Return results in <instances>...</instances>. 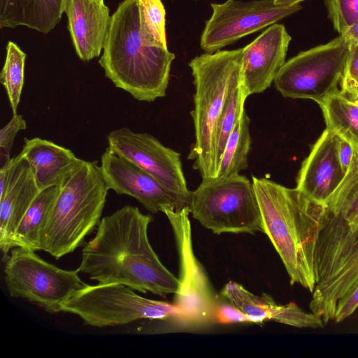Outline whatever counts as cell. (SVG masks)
Here are the masks:
<instances>
[{"label":"cell","mask_w":358,"mask_h":358,"mask_svg":"<svg viewBox=\"0 0 358 358\" xmlns=\"http://www.w3.org/2000/svg\"><path fill=\"white\" fill-rule=\"evenodd\" d=\"M152 217L124 206L99 222L82 250L78 269L99 284L119 283L161 296L176 294L180 280L161 262L148 235Z\"/></svg>","instance_id":"obj_1"},{"label":"cell","mask_w":358,"mask_h":358,"mask_svg":"<svg viewBox=\"0 0 358 358\" xmlns=\"http://www.w3.org/2000/svg\"><path fill=\"white\" fill-rule=\"evenodd\" d=\"M175 55L144 28L139 0H123L111 15L99 63L115 86L135 99L151 102L166 95Z\"/></svg>","instance_id":"obj_2"},{"label":"cell","mask_w":358,"mask_h":358,"mask_svg":"<svg viewBox=\"0 0 358 358\" xmlns=\"http://www.w3.org/2000/svg\"><path fill=\"white\" fill-rule=\"evenodd\" d=\"M252 182L264 233L279 255L290 284H299L312 293L316 284L315 245L324 206L296 187L266 178L253 176Z\"/></svg>","instance_id":"obj_3"},{"label":"cell","mask_w":358,"mask_h":358,"mask_svg":"<svg viewBox=\"0 0 358 358\" xmlns=\"http://www.w3.org/2000/svg\"><path fill=\"white\" fill-rule=\"evenodd\" d=\"M243 48L195 57L189 64L194 78V107L191 115L195 142L188 159L202 179L215 178L217 132L222 113L241 82Z\"/></svg>","instance_id":"obj_4"},{"label":"cell","mask_w":358,"mask_h":358,"mask_svg":"<svg viewBox=\"0 0 358 358\" xmlns=\"http://www.w3.org/2000/svg\"><path fill=\"white\" fill-rule=\"evenodd\" d=\"M108 190L98 162L84 160L60 187L41 250L59 259L80 247L99 224Z\"/></svg>","instance_id":"obj_5"},{"label":"cell","mask_w":358,"mask_h":358,"mask_svg":"<svg viewBox=\"0 0 358 358\" xmlns=\"http://www.w3.org/2000/svg\"><path fill=\"white\" fill-rule=\"evenodd\" d=\"M310 311L324 324L358 287V230L324 210L315 250Z\"/></svg>","instance_id":"obj_6"},{"label":"cell","mask_w":358,"mask_h":358,"mask_svg":"<svg viewBox=\"0 0 358 358\" xmlns=\"http://www.w3.org/2000/svg\"><path fill=\"white\" fill-rule=\"evenodd\" d=\"M192 217L213 233H264L252 182L238 174L202 179L192 192Z\"/></svg>","instance_id":"obj_7"},{"label":"cell","mask_w":358,"mask_h":358,"mask_svg":"<svg viewBox=\"0 0 358 358\" xmlns=\"http://www.w3.org/2000/svg\"><path fill=\"white\" fill-rule=\"evenodd\" d=\"M95 327L128 324L140 320L182 317L174 303L147 299L119 283L87 285L76 292L62 308Z\"/></svg>","instance_id":"obj_8"},{"label":"cell","mask_w":358,"mask_h":358,"mask_svg":"<svg viewBox=\"0 0 358 358\" xmlns=\"http://www.w3.org/2000/svg\"><path fill=\"white\" fill-rule=\"evenodd\" d=\"M79 270L62 269L41 259L35 251L16 247L4 268V279L10 297L22 298L50 313L62 311L64 303L87 284Z\"/></svg>","instance_id":"obj_9"},{"label":"cell","mask_w":358,"mask_h":358,"mask_svg":"<svg viewBox=\"0 0 358 358\" xmlns=\"http://www.w3.org/2000/svg\"><path fill=\"white\" fill-rule=\"evenodd\" d=\"M349 44L340 35L330 42L299 52L280 68L274 80L285 97L311 99L319 103L338 91Z\"/></svg>","instance_id":"obj_10"},{"label":"cell","mask_w":358,"mask_h":358,"mask_svg":"<svg viewBox=\"0 0 358 358\" xmlns=\"http://www.w3.org/2000/svg\"><path fill=\"white\" fill-rule=\"evenodd\" d=\"M162 213L172 227L179 255L180 287L173 301L182 311L179 321L192 325L213 322L217 297L193 250L189 208Z\"/></svg>","instance_id":"obj_11"},{"label":"cell","mask_w":358,"mask_h":358,"mask_svg":"<svg viewBox=\"0 0 358 358\" xmlns=\"http://www.w3.org/2000/svg\"><path fill=\"white\" fill-rule=\"evenodd\" d=\"M210 6L213 13L206 22L200 41L201 48L206 53L217 52L301 8L299 4L278 6L273 0H227Z\"/></svg>","instance_id":"obj_12"},{"label":"cell","mask_w":358,"mask_h":358,"mask_svg":"<svg viewBox=\"0 0 358 358\" xmlns=\"http://www.w3.org/2000/svg\"><path fill=\"white\" fill-rule=\"evenodd\" d=\"M107 140L113 152L134 162L165 187L190 201L192 192L187 186L179 152L149 134L127 127L111 131Z\"/></svg>","instance_id":"obj_13"},{"label":"cell","mask_w":358,"mask_h":358,"mask_svg":"<svg viewBox=\"0 0 358 358\" xmlns=\"http://www.w3.org/2000/svg\"><path fill=\"white\" fill-rule=\"evenodd\" d=\"M101 171L109 189L136 199L152 213L189 207L190 201L171 192L147 171L108 147L101 156Z\"/></svg>","instance_id":"obj_14"},{"label":"cell","mask_w":358,"mask_h":358,"mask_svg":"<svg viewBox=\"0 0 358 358\" xmlns=\"http://www.w3.org/2000/svg\"><path fill=\"white\" fill-rule=\"evenodd\" d=\"M31 165L20 154L0 169V248L7 257L21 220L40 192Z\"/></svg>","instance_id":"obj_15"},{"label":"cell","mask_w":358,"mask_h":358,"mask_svg":"<svg viewBox=\"0 0 358 358\" xmlns=\"http://www.w3.org/2000/svg\"><path fill=\"white\" fill-rule=\"evenodd\" d=\"M290 41L285 26L275 23L243 48L241 89L245 99L270 87L285 63Z\"/></svg>","instance_id":"obj_16"},{"label":"cell","mask_w":358,"mask_h":358,"mask_svg":"<svg viewBox=\"0 0 358 358\" xmlns=\"http://www.w3.org/2000/svg\"><path fill=\"white\" fill-rule=\"evenodd\" d=\"M339 137L325 129L301 164L296 188L325 206L345 177L338 157Z\"/></svg>","instance_id":"obj_17"},{"label":"cell","mask_w":358,"mask_h":358,"mask_svg":"<svg viewBox=\"0 0 358 358\" xmlns=\"http://www.w3.org/2000/svg\"><path fill=\"white\" fill-rule=\"evenodd\" d=\"M221 296L226 301L252 317L256 324L273 321L300 329H320L325 325L316 315L304 311L294 302L278 304L267 294L255 295L233 281L225 285Z\"/></svg>","instance_id":"obj_18"},{"label":"cell","mask_w":358,"mask_h":358,"mask_svg":"<svg viewBox=\"0 0 358 358\" xmlns=\"http://www.w3.org/2000/svg\"><path fill=\"white\" fill-rule=\"evenodd\" d=\"M64 12L78 57L89 62L99 57L103 49L111 18L104 0H67Z\"/></svg>","instance_id":"obj_19"},{"label":"cell","mask_w":358,"mask_h":358,"mask_svg":"<svg viewBox=\"0 0 358 358\" xmlns=\"http://www.w3.org/2000/svg\"><path fill=\"white\" fill-rule=\"evenodd\" d=\"M20 155L31 165L40 190L61 187L84 161L69 149L38 137L24 138Z\"/></svg>","instance_id":"obj_20"},{"label":"cell","mask_w":358,"mask_h":358,"mask_svg":"<svg viewBox=\"0 0 358 358\" xmlns=\"http://www.w3.org/2000/svg\"><path fill=\"white\" fill-rule=\"evenodd\" d=\"M67 0H0V27L24 26L48 34L59 22Z\"/></svg>","instance_id":"obj_21"},{"label":"cell","mask_w":358,"mask_h":358,"mask_svg":"<svg viewBox=\"0 0 358 358\" xmlns=\"http://www.w3.org/2000/svg\"><path fill=\"white\" fill-rule=\"evenodd\" d=\"M60 192L52 186L39 192L19 223L13 237L12 248L41 250V240Z\"/></svg>","instance_id":"obj_22"},{"label":"cell","mask_w":358,"mask_h":358,"mask_svg":"<svg viewBox=\"0 0 358 358\" xmlns=\"http://www.w3.org/2000/svg\"><path fill=\"white\" fill-rule=\"evenodd\" d=\"M327 129L348 141L358 154V105L338 91L318 103Z\"/></svg>","instance_id":"obj_23"},{"label":"cell","mask_w":358,"mask_h":358,"mask_svg":"<svg viewBox=\"0 0 358 358\" xmlns=\"http://www.w3.org/2000/svg\"><path fill=\"white\" fill-rule=\"evenodd\" d=\"M325 211L358 230V154L354 155L345 177L324 206Z\"/></svg>","instance_id":"obj_24"},{"label":"cell","mask_w":358,"mask_h":358,"mask_svg":"<svg viewBox=\"0 0 358 358\" xmlns=\"http://www.w3.org/2000/svg\"><path fill=\"white\" fill-rule=\"evenodd\" d=\"M250 145V118L244 110L227 141L217 177L238 175L246 169Z\"/></svg>","instance_id":"obj_25"},{"label":"cell","mask_w":358,"mask_h":358,"mask_svg":"<svg viewBox=\"0 0 358 358\" xmlns=\"http://www.w3.org/2000/svg\"><path fill=\"white\" fill-rule=\"evenodd\" d=\"M26 54L13 41L6 45V56L0 80L8 98L13 115L16 114L24 86Z\"/></svg>","instance_id":"obj_26"},{"label":"cell","mask_w":358,"mask_h":358,"mask_svg":"<svg viewBox=\"0 0 358 358\" xmlns=\"http://www.w3.org/2000/svg\"><path fill=\"white\" fill-rule=\"evenodd\" d=\"M245 100L246 99L242 93L240 85V87L232 94L222 113L217 132V148L216 157L217 174L227 141L241 113L245 110L244 105Z\"/></svg>","instance_id":"obj_27"},{"label":"cell","mask_w":358,"mask_h":358,"mask_svg":"<svg viewBox=\"0 0 358 358\" xmlns=\"http://www.w3.org/2000/svg\"><path fill=\"white\" fill-rule=\"evenodd\" d=\"M142 23L147 32L161 45L167 48L166 11L161 0H139Z\"/></svg>","instance_id":"obj_28"},{"label":"cell","mask_w":358,"mask_h":358,"mask_svg":"<svg viewBox=\"0 0 358 358\" xmlns=\"http://www.w3.org/2000/svg\"><path fill=\"white\" fill-rule=\"evenodd\" d=\"M327 5L329 17L340 34L358 22V0H328Z\"/></svg>","instance_id":"obj_29"},{"label":"cell","mask_w":358,"mask_h":358,"mask_svg":"<svg viewBox=\"0 0 358 358\" xmlns=\"http://www.w3.org/2000/svg\"><path fill=\"white\" fill-rule=\"evenodd\" d=\"M341 92L351 100L358 98V45H349L345 66L341 81Z\"/></svg>","instance_id":"obj_30"},{"label":"cell","mask_w":358,"mask_h":358,"mask_svg":"<svg viewBox=\"0 0 358 358\" xmlns=\"http://www.w3.org/2000/svg\"><path fill=\"white\" fill-rule=\"evenodd\" d=\"M27 128L26 121L21 115L13 114L11 120L0 131V148L5 162L10 159V155L15 138L20 130Z\"/></svg>","instance_id":"obj_31"},{"label":"cell","mask_w":358,"mask_h":358,"mask_svg":"<svg viewBox=\"0 0 358 358\" xmlns=\"http://www.w3.org/2000/svg\"><path fill=\"white\" fill-rule=\"evenodd\" d=\"M213 322L221 324L231 323H253L256 324L255 320L243 313L228 301L220 303L218 301Z\"/></svg>","instance_id":"obj_32"},{"label":"cell","mask_w":358,"mask_h":358,"mask_svg":"<svg viewBox=\"0 0 358 358\" xmlns=\"http://www.w3.org/2000/svg\"><path fill=\"white\" fill-rule=\"evenodd\" d=\"M358 308V287L349 297L337 308L334 321L339 323L350 315Z\"/></svg>","instance_id":"obj_33"},{"label":"cell","mask_w":358,"mask_h":358,"mask_svg":"<svg viewBox=\"0 0 358 358\" xmlns=\"http://www.w3.org/2000/svg\"><path fill=\"white\" fill-rule=\"evenodd\" d=\"M354 155L352 145L346 141L339 138L338 157L343 172H347Z\"/></svg>","instance_id":"obj_34"},{"label":"cell","mask_w":358,"mask_h":358,"mask_svg":"<svg viewBox=\"0 0 358 358\" xmlns=\"http://www.w3.org/2000/svg\"><path fill=\"white\" fill-rule=\"evenodd\" d=\"M349 45H358V22L348 28L341 34Z\"/></svg>","instance_id":"obj_35"},{"label":"cell","mask_w":358,"mask_h":358,"mask_svg":"<svg viewBox=\"0 0 358 358\" xmlns=\"http://www.w3.org/2000/svg\"><path fill=\"white\" fill-rule=\"evenodd\" d=\"M303 0H273L275 4L282 6H291L299 4Z\"/></svg>","instance_id":"obj_36"},{"label":"cell","mask_w":358,"mask_h":358,"mask_svg":"<svg viewBox=\"0 0 358 358\" xmlns=\"http://www.w3.org/2000/svg\"><path fill=\"white\" fill-rule=\"evenodd\" d=\"M355 102L358 105V98L356 100H355Z\"/></svg>","instance_id":"obj_37"}]
</instances>
